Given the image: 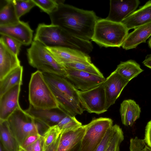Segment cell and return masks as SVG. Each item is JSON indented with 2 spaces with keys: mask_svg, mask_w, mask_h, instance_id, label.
<instances>
[{
  "mask_svg": "<svg viewBox=\"0 0 151 151\" xmlns=\"http://www.w3.org/2000/svg\"><path fill=\"white\" fill-rule=\"evenodd\" d=\"M58 2L57 9L49 15L51 24L60 26L80 38L91 40L95 24L99 19L95 13Z\"/></svg>",
  "mask_w": 151,
  "mask_h": 151,
  "instance_id": "1",
  "label": "cell"
},
{
  "mask_svg": "<svg viewBox=\"0 0 151 151\" xmlns=\"http://www.w3.org/2000/svg\"><path fill=\"white\" fill-rule=\"evenodd\" d=\"M34 40L39 42L47 47L69 48L87 54L92 51L93 48L89 40L80 38L61 27L51 24H39Z\"/></svg>",
  "mask_w": 151,
  "mask_h": 151,
  "instance_id": "2",
  "label": "cell"
},
{
  "mask_svg": "<svg viewBox=\"0 0 151 151\" xmlns=\"http://www.w3.org/2000/svg\"><path fill=\"white\" fill-rule=\"evenodd\" d=\"M6 121L10 131L19 146L28 136L37 134L42 135V131H45L49 127L32 117L20 106L15 110Z\"/></svg>",
  "mask_w": 151,
  "mask_h": 151,
  "instance_id": "3",
  "label": "cell"
},
{
  "mask_svg": "<svg viewBox=\"0 0 151 151\" xmlns=\"http://www.w3.org/2000/svg\"><path fill=\"white\" fill-rule=\"evenodd\" d=\"M129 31L121 23L99 19L95 24L91 40L101 47H120L129 34Z\"/></svg>",
  "mask_w": 151,
  "mask_h": 151,
  "instance_id": "4",
  "label": "cell"
},
{
  "mask_svg": "<svg viewBox=\"0 0 151 151\" xmlns=\"http://www.w3.org/2000/svg\"><path fill=\"white\" fill-rule=\"evenodd\" d=\"M29 100L30 104L36 109L59 107L43 73L38 70L31 76L29 86Z\"/></svg>",
  "mask_w": 151,
  "mask_h": 151,
  "instance_id": "5",
  "label": "cell"
},
{
  "mask_svg": "<svg viewBox=\"0 0 151 151\" xmlns=\"http://www.w3.org/2000/svg\"><path fill=\"white\" fill-rule=\"evenodd\" d=\"M31 45L27 50V57L30 65L43 73L66 78L67 73L64 67L56 61L45 46L34 40Z\"/></svg>",
  "mask_w": 151,
  "mask_h": 151,
  "instance_id": "6",
  "label": "cell"
},
{
  "mask_svg": "<svg viewBox=\"0 0 151 151\" xmlns=\"http://www.w3.org/2000/svg\"><path fill=\"white\" fill-rule=\"evenodd\" d=\"M110 118L100 117L85 125L86 131L81 141V151H94L108 130L113 126Z\"/></svg>",
  "mask_w": 151,
  "mask_h": 151,
  "instance_id": "7",
  "label": "cell"
},
{
  "mask_svg": "<svg viewBox=\"0 0 151 151\" xmlns=\"http://www.w3.org/2000/svg\"><path fill=\"white\" fill-rule=\"evenodd\" d=\"M102 84L88 91L78 90L79 101L84 111L97 114L107 111L105 109V96Z\"/></svg>",
  "mask_w": 151,
  "mask_h": 151,
  "instance_id": "8",
  "label": "cell"
},
{
  "mask_svg": "<svg viewBox=\"0 0 151 151\" xmlns=\"http://www.w3.org/2000/svg\"><path fill=\"white\" fill-rule=\"evenodd\" d=\"M67 73L66 78L78 90L85 91L102 84L106 79L101 77L78 70L64 67Z\"/></svg>",
  "mask_w": 151,
  "mask_h": 151,
  "instance_id": "9",
  "label": "cell"
},
{
  "mask_svg": "<svg viewBox=\"0 0 151 151\" xmlns=\"http://www.w3.org/2000/svg\"><path fill=\"white\" fill-rule=\"evenodd\" d=\"M129 81L123 78L115 70L106 79L102 84L105 96V109L114 104Z\"/></svg>",
  "mask_w": 151,
  "mask_h": 151,
  "instance_id": "10",
  "label": "cell"
},
{
  "mask_svg": "<svg viewBox=\"0 0 151 151\" xmlns=\"http://www.w3.org/2000/svg\"><path fill=\"white\" fill-rule=\"evenodd\" d=\"M56 61L63 65L73 62L91 63L88 54L81 51L63 47H47Z\"/></svg>",
  "mask_w": 151,
  "mask_h": 151,
  "instance_id": "11",
  "label": "cell"
},
{
  "mask_svg": "<svg viewBox=\"0 0 151 151\" xmlns=\"http://www.w3.org/2000/svg\"><path fill=\"white\" fill-rule=\"evenodd\" d=\"M33 32L28 22L20 20L13 24L0 26V35L11 37L25 46L32 44Z\"/></svg>",
  "mask_w": 151,
  "mask_h": 151,
  "instance_id": "12",
  "label": "cell"
},
{
  "mask_svg": "<svg viewBox=\"0 0 151 151\" xmlns=\"http://www.w3.org/2000/svg\"><path fill=\"white\" fill-rule=\"evenodd\" d=\"M139 4V0H111L109 13L105 19L113 22L121 23L136 10Z\"/></svg>",
  "mask_w": 151,
  "mask_h": 151,
  "instance_id": "13",
  "label": "cell"
},
{
  "mask_svg": "<svg viewBox=\"0 0 151 151\" xmlns=\"http://www.w3.org/2000/svg\"><path fill=\"white\" fill-rule=\"evenodd\" d=\"M25 111L34 119L50 127L57 124L68 114L60 107L55 108L38 109L29 104Z\"/></svg>",
  "mask_w": 151,
  "mask_h": 151,
  "instance_id": "14",
  "label": "cell"
},
{
  "mask_svg": "<svg viewBox=\"0 0 151 151\" xmlns=\"http://www.w3.org/2000/svg\"><path fill=\"white\" fill-rule=\"evenodd\" d=\"M17 85L0 97V120H7L10 116L20 107L19 99L21 90Z\"/></svg>",
  "mask_w": 151,
  "mask_h": 151,
  "instance_id": "15",
  "label": "cell"
},
{
  "mask_svg": "<svg viewBox=\"0 0 151 151\" xmlns=\"http://www.w3.org/2000/svg\"><path fill=\"white\" fill-rule=\"evenodd\" d=\"M151 22V0L128 16L121 22L129 30Z\"/></svg>",
  "mask_w": 151,
  "mask_h": 151,
  "instance_id": "16",
  "label": "cell"
},
{
  "mask_svg": "<svg viewBox=\"0 0 151 151\" xmlns=\"http://www.w3.org/2000/svg\"><path fill=\"white\" fill-rule=\"evenodd\" d=\"M20 66L18 55L10 51L0 39V81Z\"/></svg>",
  "mask_w": 151,
  "mask_h": 151,
  "instance_id": "17",
  "label": "cell"
},
{
  "mask_svg": "<svg viewBox=\"0 0 151 151\" xmlns=\"http://www.w3.org/2000/svg\"><path fill=\"white\" fill-rule=\"evenodd\" d=\"M43 73L48 84L53 86L72 100L80 103L78 93V90L68 80L55 74L45 73Z\"/></svg>",
  "mask_w": 151,
  "mask_h": 151,
  "instance_id": "18",
  "label": "cell"
},
{
  "mask_svg": "<svg viewBox=\"0 0 151 151\" xmlns=\"http://www.w3.org/2000/svg\"><path fill=\"white\" fill-rule=\"evenodd\" d=\"M151 36V22L140 26L129 33L122 47L128 50L136 48L139 44L145 43Z\"/></svg>",
  "mask_w": 151,
  "mask_h": 151,
  "instance_id": "19",
  "label": "cell"
},
{
  "mask_svg": "<svg viewBox=\"0 0 151 151\" xmlns=\"http://www.w3.org/2000/svg\"><path fill=\"white\" fill-rule=\"evenodd\" d=\"M85 131L84 125L76 129L62 132L56 151H69L81 141Z\"/></svg>",
  "mask_w": 151,
  "mask_h": 151,
  "instance_id": "20",
  "label": "cell"
},
{
  "mask_svg": "<svg viewBox=\"0 0 151 151\" xmlns=\"http://www.w3.org/2000/svg\"><path fill=\"white\" fill-rule=\"evenodd\" d=\"M141 112L140 107L134 100H124L121 104L120 108L122 123L126 126H132L139 118Z\"/></svg>",
  "mask_w": 151,
  "mask_h": 151,
  "instance_id": "21",
  "label": "cell"
},
{
  "mask_svg": "<svg viewBox=\"0 0 151 151\" xmlns=\"http://www.w3.org/2000/svg\"><path fill=\"white\" fill-rule=\"evenodd\" d=\"M23 67L20 66L9 73L0 81V97L15 86L22 84Z\"/></svg>",
  "mask_w": 151,
  "mask_h": 151,
  "instance_id": "22",
  "label": "cell"
},
{
  "mask_svg": "<svg viewBox=\"0 0 151 151\" xmlns=\"http://www.w3.org/2000/svg\"><path fill=\"white\" fill-rule=\"evenodd\" d=\"M115 70L122 77L129 81L143 71L140 65L132 60L121 62Z\"/></svg>",
  "mask_w": 151,
  "mask_h": 151,
  "instance_id": "23",
  "label": "cell"
},
{
  "mask_svg": "<svg viewBox=\"0 0 151 151\" xmlns=\"http://www.w3.org/2000/svg\"><path fill=\"white\" fill-rule=\"evenodd\" d=\"M1 144L6 151H18L19 145L9 128L6 120H0Z\"/></svg>",
  "mask_w": 151,
  "mask_h": 151,
  "instance_id": "24",
  "label": "cell"
},
{
  "mask_svg": "<svg viewBox=\"0 0 151 151\" xmlns=\"http://www.w3.org/2000/svg\"><path fill=\"white\" fill-rule=\"evenodd\" d=\"M20 21L18 17L13 0H6L0 9V26L16 23Z\"/></svg>",
  "mask_w": 151,
  "mask_h": 151,
  "instance_id": "25",
  "label": "cell"
},
{
  "mask_svg": "<svg viewBox=\"0 0 151 151\" xmlns=\"http://www.w3.org/2000/svg\"><path fill=\"white\" fill-rule=\"evenodd\" d=\"M113 135L106 151H120V146L124 139V133L120 126L115 124L113 125Z\"/></svg>",
  "mask_w": 151,
  "mask_h": 151,
  "instance_id": "26",
  "label": "cell"
},
{
  "mask_svg": "<svg viewBox=\"0 0 151 151\" xmlns=\"http://www.w3.org/2000/svg\"><path fill=\"white\" fill-rule=\"evenodd\" d=\"M61 132L58 125L49 127L43 135V151L46 150L59 137Z\"/></svg>",
  "mask_w": 151,
  "mask_h": 151,
  "instance_id": "27",
  "label": "cell"
},
{
  "mask_svg": "<svg viewBox=\"0 0 151 151\" xmlns=\"http://www.w3.org/2000/svg\"><path fill=\"white\" fill-rule=\"evenodd\" d=\"M63 67L104 77L99 70L92 63L73 62L62 65Z\"/></svg>",
  "mask_w": 151,
  "mask_h": 151,
  "instance_id": "28",
  "label": "cell"
},
{
  "mask_svg": "<svg viewBox=\"0 0 151 151\" xmlns=\"http://www.w3.org/2000/svg\"><path fill=\"white\" fill-rule=\"evenodd\" d=\"M57 125L61 133L76 129L82 126V123L76 119L75 116L69 115L63 118Z\"/></svg>",
  "mask_w": 151,
  "mask_h": 151,
  "instance_id": "29",
  "label": "cell"
},
{
  "mask_svg": "<svg viewBox=\"0 0 151 151\" xmlns=\"http://www.w3.org/2000/svg\"><path fill=\"white\" fill-rule=\"evenodd\" d=\"M13 2L17 16L19 19L36 6L32 0H13Z\"/></svg>",
  "mask_w": 151,
  "mask_h": 151,
  "instance_id": "30",
  "label": "cell"
},
{
  "mask_svg": "<svg viewBox=\"0 0 151 151\" xmlns=\"http://www.w3.org/2000/svg\"><path fill=\"white\" fill-rule=\"evenodd\" d=\"M36 6L48 15L55 10L58 5V1L55 0H32Z\"/></svg>",
  "mask_w": 151,
  "mask_h": 151,
  "instance_id": "31",
  "label": "cell"
},
{
  "mask_svg": "<svg viewBox=\"0 0 151 151\" xmlns=\"http://www.w3.org/2000/svg\"><path fill=\"white\" fill-rule=\"evenodd\" d=\"M1 40L7 47L15 54L18 55L22 44L19 41L9 36L0 35Z\"/></svg>",
  "mask_w": 151,
  "mask_h": 151,
  "instance_id": "32",
  "label": "cell"
},
{
  "mask_svg": "<svg viewBox=\"0 0 151 151\" xmlns=\"http://www.w3.org/2000/svg\"><path fill=\"white\" fill-rule=\"evenodd\" d=\"M113 132L114 128L113 125L108 130L102 140L94 151H106Z\"/></svg>",
  "mask_w": 151,
  "mask_h": 151,
  "instance_id": "33",
  "label": "cell"
},
{
  "mask_svg": "<svg viewBox=\"0 0 151 151\" xmlns=\"http://www.w3.org/2000/svg\"><path fill=\"white\" fill-rule=\"evenodd\" d=\"M43 138L41 136L34 143L25 147L19 146L18 151H42Z\"/></svg>",
  "mask_w": 151,
  "mask_h": 151,
  "instance_id": "34",
  "label": "cell"
},
{
  "mask_svg": "<svg viewBox=\"0 0 151 151\" xmlns=\"http://www.w3.org/2000/svg\"><path fill=\"white\" fill-rule=\"evenodd\" d=\"M144 139L146 145L151 148V120L147 123L145 127Z\"/></svg>",
  "mask_w": 151,
  "mask_h": 151,
  "instance_id": "35",
  "label": "cell"
},
{
  "mask_svg": "<svg viewBox=\"0 0 151 151\" xmlns=\"http://www.w3.org/2000/svg\"><path fill=\"white\" fill-rule=\"evenodd\" d=\"M42 136L40 134H37L31 135L27 137L23 143L21 145L19 146L22 147H25L30 145L36 142Z\"/></svg>",
  "mask_w": 151,
  "mask_h": 151,
  "instance_id": "36",
  "label": "cell"
},
{
  "mask_svg": "<svg viewBox=\"0 0 151 151\" xmlns=\"http://www.w3.org/2000/svg\"><path fill=\"white\" fill-rule=\"evenodd\" d=\"M142 63L145 66L151 69V53L146 56Z\"/></svg>",
  "mask_w": 151,
  "mask_h": 151,
  "instance_id": "37",
  "label": "cell"
},
{
  "mask_svg": "<svg viewBox=\"0 0 151 151\" xmlns=\"http://www.w3.org/2000/svg\"><path fill=\"white\" fill-rule=\"evenodd\" d=\"M59 138L53 143L45 151H56L59 141Z\"/></svg>",
  "mask_w": 151,
  "mask_h": 151,
  "instance_id": "38",
  "label": "cell"
},
{
  "mask_svg": "<svg viewBox=\"0 0 151 151\" xmlns=\"http://www.w3.org/2000/svg\"><path fill=\"white\" fill-rule=\"evenodd\" d=\"M69 151H81V141L74 147Z\"/></svg>",
  "mask_w": 151,
  "mask_h": 151,
  "instance_id": "39",
  "label": "cell"
},
{
  "mask_svg": "<svg viewBox=\"0 0 151 151\" xmlns=\"http://www.w3.org/2000/svg\"><path fill=\"white\" fill-rule=\"evenodd\" d=\"M142 151H151V148L146 145Z\"/></svg>",
  "mask_w": 151,
  "mask_h": 151,
  "instance_id": "40",
  "label": "cell"
},
{
  "mask_svg": "<svg viewBox=\"0 0 151 151\" xmlns=\"http://www.w3.org/2000/svg\"><path fill=\"white\" fill-rule=\"evenodd\" d=\"M148 44L149 47L151 48V36L148 41Z\"/></svg>",
  "mask_w": 151,
  "mask_h": 151,
  "instance_id": "41",
  "label": "cell"
},
{
  "mask_svg": "<svg viewBox=\"0 0 151 151\" xmlns=\"http://www.w3.org/2000/svg\"><path fill=\"white\" fill-rule=\"evenodd\" d=\"M0 151H6L4 149L1 144H0Z\"/></svg>",
  "mask_w": 151,
  "mask_h": 151,
  "instance_id": "42",
  "label": "cell"
}]
</instances>
